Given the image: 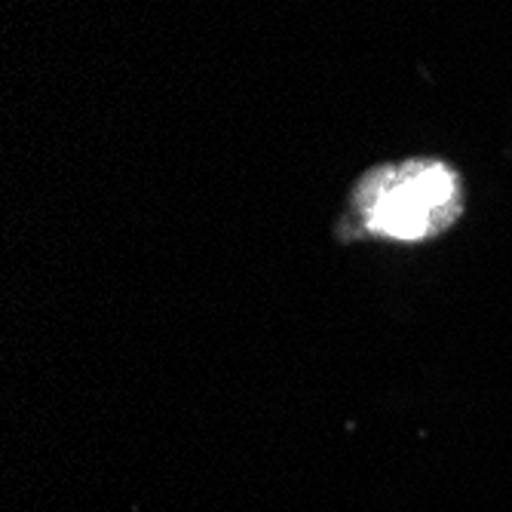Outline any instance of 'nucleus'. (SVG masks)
<instances>
[{"instance_id": "f257e3e1", "label": "nucleus", "mask_w": 512, "mask_h": 512, "mask_svg": "<svg viewBox=\"0 0 512 512\" xmlns=\"http://www.w3.org/2000/svg\"><path fill=\"white\" fill-rule=\"evenodd\" d=\"M457 212V178L442 163L405 169L368 209V224L387 237L421 240Z\"/></svg>"}]
</instances>
